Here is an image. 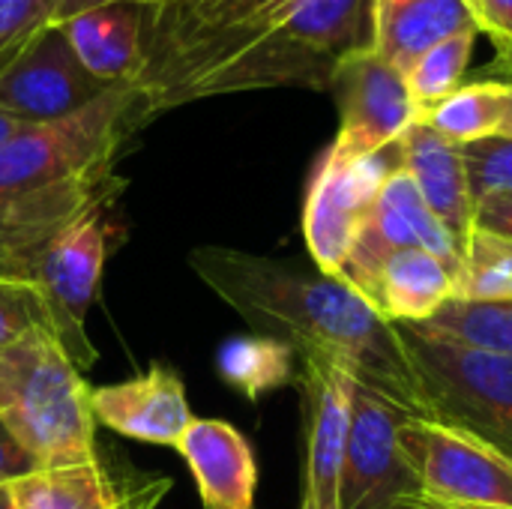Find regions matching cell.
<instances>
[{"label":"cell","instance_id":"6da1fadb","mask_svg":"<svg viewBox=\"0 0 512 509\" xmlns=\"http://www.w3.org/2000/svg\"><path fill=\"white\" fill-rule=\"evenodd\" d=\"M189 267L252 333L291 345L297 357L336 363L411 417H432L399 327L351 282L231 246H198Z\"/></svg>","mask_w":512,"mask_h":509},{"label":"cell","instance_id":"7a4b0ae2","mask_svg":"<svg viewBox=\"0 0 512 509\" xmlns=\"http://www.w3.org/2000/svg\"><path fill=\"white\" fill-rule=\"evenodd\" d=\"M90 393L81 369L48 330L0 351V423L36 468L96 462Z\"/></svg>","mask_w":512,"mask_h":509},{"label":"cell","instance_id":"3957f363","mask_svg":"<svg viewBox=\"0 0 512 509\" xmlns=\"http://www.w3.org/2000/svg\"><path fill=\"white\" fill-rule=\"evenodd\" d=\"M147 120L141 93L132 84H117L69 117L21 126L0 147V204L114 180L120 147Z\"/></svg>","mask_w":512,"mask_h":509},{"label":"cell","instance_id":"277c9868","mask_svg":"<svg viewBox=\"0 0 512 509\" xmlns=\"http://www.w3.org/2000/svg\"><path fill=\"white\" fill-rule=\"evenodd\" d=\"M432 420L459 426L512 459V357L483 354L396 324Z\"/></svg>","mask_w":512,"mask_h":509},{"label":"cell","instance_id":"5b68a950","mask_svg":"<svg viewBox=\"0 0 512 509\" xmlns=\"http://www.w3.org/2000/svg\"><path fill=\"white\" fill-rule=\"evenodd\" d=\"M399 441L420 477L423 498L512 509V459L489 441L432 417H405Z\"/></svg>","mask_w":512,"mask_h":509},{"label":"cell","instance_id":"8992f818","mask_svg":"<svg viewBox=\"0 0 512 509\" xmlns=\"http://www.w3.org/2000/svg\"><path fill=\"white\" fill-rule=\"evenodd\" d=\"M105 207H96L66 225L39 252L30 270V279L45 297L51 333L78 369L96 363V348L87 339L84 318L99 294L111 243V222L105 216Z\"/></svg>","mask_w":512,"mask_h":509},{"label":"cell","instance_id":"52a82bcc","mask_svg":"<svg viewBox=\"0 0 512 509\" xmlns=\"http://www.w3.org/2000/svg\"><path fill=\"white\" fill-rule=\"evenodd\" d=\"M387 150L366 159H345L330 144L318 156L303 201V237L321 273L342 279L354 237L378 189L393 171L402 168V159H384Z\"/></svg>","mask_w":512,"mask_h":509},{"label":"cell","instance_id":"ba28073f","mask_svg":"<svg viewBox=\"0 0 512 509\" xmlns=\"http://www.w3.org/2000/svg\"><path fill=\"white\" fill-rule=\"evenodd\" d=\"M405 417L411 414L354 381L339 509H411L423 495L420 477L399 441Z\"/></svg>","mask_w":512,"mask_h":509},{"label":"cell","instance_id":"9c48e42d","mask_svg":"<svg viewBox=\"0 0 512 509\" xmlns=\"http://www.w3.org/2000/svg\"><path fill=\"white\" fill-rule=\"evenodd\" d=\"M330 90L339 108L333 147L345 159H366L399 144L417 120L405 72L387 63L375 48H360L342 57L333 69Z\"/></svg>","mask_w":512,"mask_h":509},{"label":"cell","instance_id":"30bf717a","mask_svg":"<svg viewBox=\"0 0 512 509\" xmlns=\"http://www.w3.org/2000/svg\"><path fill=\"white\" fill-rule=\"evenodd\" d=\"M111 84L84 69L63 27L48 21L0 72V108L18 123H51L96 102Z\"/></svg>","mask_w":512,"mask_h":509},{"label":"cell","instance_id":"8fae6325","mask_svg":"<svg viewBox=\"0 0 512 509\" xmlns=\"http://www.w3.org/2000/svg\"><path fill=\"white\" fill-rule=\"evenodd\" d=\"M399 249H426L456 270L462 261L459 240L438 222L405 168L393 171L378 189L342 267V279L369 297L381 264Z\"/></svg>","mask_w":512,"mask_h":509},{"label":"cell","instance_id":"7c38bea8","mask_svg":"<svg viewBox=\"0 0 512 509\" xmlns=\"http://www.w3.org/2000/svg\"><path fill=\"white\" fill-rule=\"evenodd\" d=\"M297 360L306 426V468L300 509H339V486L351 432L354 378L321 357Z\"/></svg>","mask_w":512,"mask_h":509},{"label":"cell","instance_id":"4fadbf2b","mask_svg":"<svg viewBox=\"0 0 512 509\" xmlns=\"http://www.w3.org/2000/svg\"><path fill=\"white\" fill-rule=\"evenodd\" d=\"M90 402L96 423L123 438L156 447H177V441L195 420L183 378L162 363L129 381L96 387L90 393Z\"/></svg>","mask_w":512,"mask_h":509},{"label":"cell","instance_id":"5bb4252c","mask_svg":"<svg viewBox=\"0 0 512 509\" xmlns=\"http://www.w3.org/2000/svg\"><path fill=\"white\" fill-rule=\"evenodd\" d=\"M153 6L141 0H117L66 21H57L90 75L117 87L138 84L147 66V45L153 30Z\"/></svg>","mask_w":512,"mask_h":509},{"label":"cell","instance_id":"9a60e30c","mask_svg":"<svg viewBox=\"0 0 512 509\" xmlns=\"http://www.w3.org/2000/svg\"><path fill=\"white\" fill-rule=\"evenodd\" d=\"M174 450L192 471L204 509H255L258 462L240 429L195 417Z\"/></svg>","mask_w":512,"mask_h":509},{"label":"cell","instance_id":"2e32d148","mask_svg":"<svg viewBox=\"0 0 512 509\" xmlns=\"http://www.w3.org/2000/svg\"><path fill=\"white\" fill-rule=\"evenodd\" d=\"M399 159L438 222L465 246L474 231V198L459 144L417 117L399 138Z\"/></svg>","mask_w":512,"mask_h":509},{"label":"cell","instance_id":"e0dca14e","mask_svg":"<svg viewBox=\"0 0 512 509\" xmlns=\"http://www.w3.org/2000/svg\"><path fill=\"white\" fill-rule=\"evenodd\" d=\"M9 486L18 509H156L171 492V480L162 477L120 492L99 459L66 468H39Z\"/></svg>","mask_w":512,"mask_h":509},{"label":"cell","instance_id":"ac0fdd59","mask_svg":"<svg viewBox=\"0 0 512 509\" xmlns=\"http://www.w3.org/2000/svg\"><path fill=\"white\" fill-rule=\"evenodd\" d=\"M456 267L426 249L393 252L369 291V303L393 324H423L453 297Z\"/></svg>","mask_w":512,"mask_h":509},{"label":"cell","instance_id":"d6986e66","mask_svg":"<svg viewBox=\"0 0 512 509\" xmlns=\"http://www.w3.org/2000/svg\"><path fill=\"white\" fill-rule=\"evenodd\" d=\"M468 30H480L468 0H408L372 18V48L408 72L429 48Z\"/></svg>","mask_w":512,"mask_h":509},{"label":"cell","instance_id":"ffe728a7","mask_svg":"<svg viewBox=\"0 0 512 509\" xmlns=\"http://www.w3.org/2000/svg\"><path fill=\"white\" fill-rule=\"evenodd\" d=\"M435 342L512 357V300H456L450 297L423 324H408Z\"/></svg>","mask_w":512,"mask_h":509},{"label":"cell","instance_id":"44dd1931","mask_svg":"<svg viewBox=\"0 0 512 509\" xmlns=\"http://www.w3.org/2000/svg\"><path fill=\"white\" fill-rule=\"evenodd\" d=\"M420 120H426L453 144H468L507 132L512 123V81L462 84L453 96L438 102Z\"/></svg>","mask_w":512,"mask_h":509},{"label":"cell","instance_id":"7402d4cb","mask_svg":"<svg viewBox=\"0 0 512 509\" xmlns=\"http://www.w3.org/2000/svg\"><path fill=\"white\" fill-rule=\"evenodd\" d=\"M297 351L270 336H234L216 354L219 378L249 402L264 399L267 393L294 381Z\"/></svg>","mask_w":512,"mask_h":509},{"label":"cell","instance_id":"603a6c76","mask_svg":"<svg viewBox=\"0 0 512 509\" xmlns=\"http://www.w3.org/2000/svg\"><path fill=\"white\" fill-rule=\"evenodd\" d=\"M456 300H512V240L474 228L453 282Z\"/></svg>","mask_w":512,"mask_h":509},{"label":"cell","instance_id":"cb8c5ba5","mask_svg":"<svg viewBox=\"0 0 512 509\" xmlns=\"http://www.w3.org/2000/svg\"><path fill=\"white\" fill-rule=\"evenodd\" d=\"M477 36H480V30H468V33H459L453 39H444L441 45L429 48L405 72L411 99L417 105V117L432 111L438 102H444L447 96H453L465 84V72L471 66Z\"/></svg>","mask_w":512,"mask_h":509},{"label":"cell","instance_id":"d4e9b609","mask_svg":"<svg viewBox=\"0 0 512 509\" xmlns=\"http://www.w3.org/2000/svg\"><path fill=\"white\" fill-rule=\"evenodd\" d=\"M474 207L492 195L512 192V132L459 144Z\"/></svg>","mask_w":512,"mask_h":509},{"label":"cell","instance_id":"484cf974","mask_svg":"<svg viewBox=\"0 0 512 509\" xmlns=\"http://www.w3.org/2000/svg\"><path fill=\"white\" fill-rule=\"evenodd\" d=\"M39 330L51 333V318L39 285L21 276H0V351Z\"/></svg>","mask_w":512,"mask_h":509},{"label":"cell","instance_id":"4316f807","mask_svg":"<svg viewBox=\"0 0 512 509\" xmlns=\"http://www.w3.org/2000/svg\"><path fill=\"white\" fill-rule=\"evenodd\" d=\"M51 18L36 0H0V72Z\"/></svg>","mask_w":512,"mask_h":509},{"label":"cell","instance_id":"83f0119b","mask_svg":"<svg viewBox=\"0 0 512 509\" xmlns=\"http://www.w3.org/2000/svg\"><path fill=\"white\" fill-rule=\"evenodd\" d=\"M480 33H489L495 45H512V0H468Z\"/></svg>","mask_w":512,"mask_h":509},{"label":"cell","instance_id":"f1b7e54d","mask_svg":"<svg viewBox=\"0 0 512 509\" xmlns=\"http://www.w3.org/2000/svg\"><path fill=\"white\" fill-rule=\"evenodd\" d=\"M474 228L512 240V192L480 201L474 207Z\"/></svg>","mask_w":512,"mask_h":509},{"label":"cell","instance_id":"f546056e","mask_svg":"<svg viewBox=\"0 0 512 509\" xmlns=\"http://www.w3.org/2000/svg\"><path fill=\"white\" fill-rule=\"evenodd\" d=\"M30 471H39L36 462L0 423V483H12L18 477H27Z\"/></svg>","mask_w":512,"mask_h":509},{"label":"cell","instance_id":"4dcf8cb0","mask_svg":"<svg viewBox=\"0 0 512 509\" xmlns=\"http://www.w3.org/2000/svg\"><path fill=\"white\" fill-rule=\"evenodd\" d=\"M105 3H117V0H63L54 21H66V18H72V15H78V12H87V9H96V6H105ZM141 3H150L153 9L168 6V0H141Z\"/></svg>","mask_w":512,"mask_h":509},{"label":"cell","instance_id":"1f68e13d","mask_svg":"<svg viewBox=\"0 0 512 509\" xmlns=\"http://www.w3.org/2000/svg\"><path fill=\"white\" fill-rule=\"evenodd\" d=\"M21 126H24V123H18L12 114H6V111L0 108V147L9 144V141L21 132Z\"/></svg>","mask_w":512,"mask_h":509},{"label":"cell","instance_id":"d6a6232c","mask_svg":"<svg viewBox=\"0 0 512 509\" xmlns=\"http://www.w3.org/2000/svg\"><path fill=\"white\" fill-rule=\"evenodd\" d=\"M411 509H498V507H465V504H441V501H432V498H417Z\"/></svg>","mask_w":512,"mask_h":509},{"label":"cell","instance_id":"836d02e7","mask_svg":"<svg viewBox=\"0 0 512 509\" xmlns=\"http://www.w3.org/2000/svg\"><path fill=\"white\" fill-rule=\"evenodd\" d=\"M498 69L510 75L507 81H512V45H498Z\"/></svg>","mask_w":512,"mask_h":509},{"label":"cell","instance_id":"e575fe53","mask_svg":"<svg viewBox=\"0 0 512 509\" xmlns=\"http://www.w3.org/2000/svg\"><path fill=\"white\" fill-rule=\"evenodd\" d=\"M0 509H18L15 498H12V486H9V483H0Z\"/></svg>","mask_w":512,"mask_h":509},{"label":"cell","instance_id":"d590c367","mask_svg":"<svg viewBox=\"0 0 512 509\" xmlns=\"http://www.w3.org/2000/svg\"><path fill=\"white\" fill-rule=\"evenodd\" d=\"M402 3H408V0H372V18L381 15V12H387V9H396Z\"/></svg>","mask_w":512,"mask_h":509},{"label":"cell","instance_id":"8d00e7d4","mask_svg":"<svg viewBox=\"0 0 512 509\" xmlns=\"http://www.w3.org/2000/svg\"><path fill=\"white\" fill-rule=\"evenodd\" d=\"M36 3H39V6L45 9V15L54 21V18H57V9H60V3H63V0H36Z\"/></svg>","mask_w":512,"mask_h":509},{"label":"cell","instance_id":"74e56055","mask_svg":"<svg viewBox=\"0 0 512 509\" xmlns=\"http://www.w3.org/2000/svg\"><path fill=\"white\" fill-rule=\"evenodd\" d=\"M201 0H168V6L162 9H189V6H198Z\"/></svg>","mask_w":512,"mask_h":509},{"label":"cell","instance_id":"f35d334b","mask_svg":"<svg viewBox=\"0 0 512 509\" xmlns=\"http://www.w3.org/2000/svg\"><path fill=\"white\" fill-rule=\"evenodd\" d=\"M507 132H512V123H510V129H507Z\"/></svg>","mask_w":512,"mask_h":509}]
</instances>
